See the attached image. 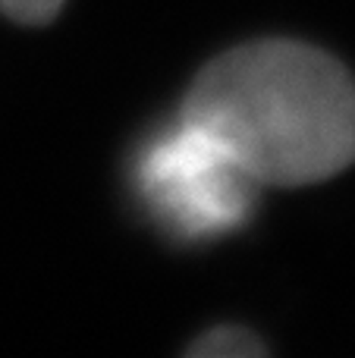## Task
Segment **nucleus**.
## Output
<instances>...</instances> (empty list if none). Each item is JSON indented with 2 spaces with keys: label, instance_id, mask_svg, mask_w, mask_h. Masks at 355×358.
<instances>
[{
  "label": "nucleus",
  "instance_id": "obj_3",
  "mask_svg": "<svg viewBox=\"0 0 355 358\" xmlns=\"http://www.w3.org/2000/svg\"><path fill=\"white\" fill-rule=\"evenodd\" d=\"M189 358H264L268 346L245 327H214L195 336L186 349Z\"/></svg>",
  "mask_w": 355,
  "mask_h": 358
},
{
  "label": "nucleus",
  "instance_id": "obj_4",
  "mask_svg": "<svg viewBox=\"0 0 355 358\" xmlns=\"http://www.w3.org/2000/svg\"><path fill=\"white\" fill-rule=\"evenodd\" d=\"M63 6H66V0H0V13L16 25H29V29L50 25L60 16Z\"/></svg>",
  "mask_w": 355,
  "mask_h": 358
},
{
  "label": "nucleus",
  "instance_id": "obj_2",
  "mask_svg": "<svg viewBox=\"0 0 355 358\" xmlns=\"http://www.w3.org/2000/svg\"><path fill=\"white\" fill-rule=\"evenodd\" d=\"M255 179L211 136L186 120L145 148L138 192L164 229L180 239L230 233L255 204Z\"/></svg>",
  "mask_w": 355,
  "mask_h": 358
},
{
  "label": "nucleus",
  "instance_id": "obj_1",
  "mask_svg": "<svg viewBox=\"0 0 355 358\" xmlns=\"http://www.w3.org/2000/svg\"><path fill=\"white\" fill-rule=\"evenodd\" d=\"M180 120L211 136L258 185H314L355 164V76L305 41L264 38L214 57L182 98Z\"/></svg>",
  "mask_w": 355,
  "mask_h": 358
}]
</instances>
